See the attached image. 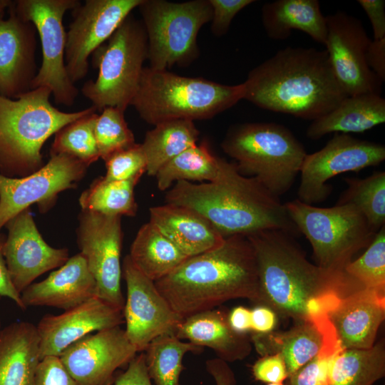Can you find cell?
I'll return each mask as SVG.
<instances>
[{
    "instance_id": "cell-10",
    "label": "cell",
    "mask_w": 385,
    "mask_h": 385,
    "mask_svg": "<svg viewBox=\"0 0 385 385\" xmlns=\"http://www.w3.org/2000/svg\"><path fill=\"white\" fill-rule=\"evenodd\" d=\"M137 9L147 35L148 67H186L198 58L197 35L212 16L209 0H142Z\"/></svg>"
},
{
    "instance_id": "cell-36",
    "label": "cell",
    "mask_w": 385,
    "mask_h": 385,
    "mask_svg": "<svg viewBox=\"0 0 385 385\" xmlns=\"http://www.w3.org/2000/svg\"><path fill=\"white\" fill-rule=\"evenodd\" d=\"M346 189L336 204L354 205L376 233L385 223V173L374 172L366 178H346Z\"/></svg>"
},
{
    "instance_id": "cell-47",
    "label": "cell",
    "mask_w": 385,
    "mask_h": 385,
    "mask_svg": "<svg viewBox=\"0 0 385 385\" xmlns=\"http://www.w3.org/2000/svg\"><path fill=\"white\" fill-rule=\"evenodd\" d=\"M366 61L369 68L380 81H385V38L371 40L366 53Z\"/></svg>"
},
{
    "instance_id": "cell-25",
    "label": "cell",
    "mask_w": 385,
    "mask_h": 385,
    "mask_svg": "<svg viewBox=\"0 0 385 385\" xmlns=\"http://www.w3.org/2000/svg\"><path fill=\"white\" fill-rule=\"evenodd\" d=\"M175 335L201 348L212 349L217 358L227 363L245 359L252 349L250 336L234 331L228 322V313L220 309L183 319Z\"/></svg>"
},
{
    "instance_id": "cell-23",
    "label": "cell",
    "mask_w": 385,
    "mask_h": 385,
    "mask_svg": "<svg viewBox=\"0 0 385 385\" xmlns=\"http://www.w3.org/2000/svg\"><path fill=\"white\" fill-rule=\"evenodd\" d=\"M328 317L343 349H369L385 318V294L359 289L342 298Z\"/></svg>"
},
{
    "instance_id": "cell-53",
    "label": "cell",
    "mask_w": 385,
    "mask_h": 385,
    "mask_svg": "<svg viewBox=\"0 0 385 385\" xmlns=\"http://www.w3.org/2000/svg\"><path fill=\"white\" fill-rule=\"evenodd\" d=\"M1 319H0V330H1Z\"/></svg>"
},
{
    "instance_id": "cell-46",
    "label": "cell",
    "mask_w": 385,
    "mask_h": 385,
    "mask_svg": "<svg viewBox=\"0 0 385 385\" xmlns=\"http://www.w3.org/2000/svg\"><path fill=\"white\" fill-rule=\"evenodd\" d=\"M357 1L370 21L374 40L385 38V1L358 0Z\"/></svg>"
},
{
    "instance_id": "cell-15",
    "label": "cell",
    "mask_w": 385,
    "mask_h": 385,
    "mask_svg": "<svg viewBox=\"0 0 385 385\" xmlns=\"http://www.w3.org/2000/svg\"><path fill=\"white\" fill-rule=\"evenodd\" d=\"M326 20L325 50L346 96L381 95L382 82L366 63V53L371 39L361 20L341 11L326 16Z\"/></svg>"
},
{
    "instance_id": "cell-39",
    "label": "cell",
    "mask_w": 385,
    "mask_h": 385,
    "mask_svg": "<svg viewBox=\"0 0 385 385\" xmlns=\"http://www.w3.org/2000/svg\"><path fill=\"white\" fill-rule=\"evenodd\" d=\"M125 111L117 107H106L98 115L95 136L100 158L105 160L113 153L135 144V137L128 126Z\"/></svg>"
},
{
    "instance_id": "cell-44",
    "label": "cell",
    "mask_w": 385,
    "mask_h": 385,
    "mask_svg": "<svg viewBox=\"0 0 385 385\" xmlns=\"http://www.w3.org/2000/svg\"><path fill=\"white\" fill-rule=\"evenodd\" d=\"M255 380L264 383H282L289 376L285 363L278 354L264 355L252 367Z\"/></svg>"
},
{
    "instance_id": "cell-27",
    "label": "cell",
    "mask_w": 385,
    "mask_h": 385,
    "mask_svg": "<svg viewBox=\"0 0 385 385\" xmlns=\"http://www.w3.org/2000/svg\"><path fill=\"white\" fill-rule=\"evenodd\" d=\"M36 326L13 322L0 330V385H34L40 358Z\"/></svg>"
},
{
    "instance_id": "cell-7",
    "label": "cell",
    "mask_w": 385,
    "mask_h": 385,
    "mask_svg": "<svg viewBox=\"0 0 385 385\" xmlns=\"http://www.w3.org/2000/svg\"><path fill=\"white\" fill-rule=\"evenodd\" d=\"M221 148L241 174L256 178L279 197L293 185L307 154L291 130L273 122L233 125Z\"/></svg>"
},
{
    "instance_id": "cell-45",
    "label": "cell",
    "mask_w": 385,
    "mask_h": 385,
    "mask_svg": "<svg viewBox=\"0 0 385 385\" xmlns=\"http://www.w3.org/2000/svg\"><path fill=\"white\" fill-rule=\"evenodd\" d=\"M113 385H153L143 351L130 361L125 371L115 378Z\"/></svg>"
},
{
    "instance_id": "cell-50",
    "label": "cell",
    "mask_w": 385,
    "mask_h": 385,
    "mask_svg": "<svg viewBox=\"0 0 385 385\" xmlns=\"http://www.w3.org/2000/svg\"><path fill=\"white\" fill-rule=\"evenodd\" d=\"M205 366L215 385H236L235 373L227 362L216 357L207 360Z\"/></svg>"
},
{
    "instance_id": "cell-16",
    "label": "cell",
    "mask_w": 385,
    "mask_h": 385,
    "mask_svg": "<svg viewBox=\"0 0 385 385\" xmlns=\"http://www.w3.org/2000/svg\"><path fill=\"white\" fill-rule=\"evenodd\" d=\"M142 0H86L72 10L66 32L65 63L73 83L88 71V58L114 33Z\"/></svg>"
},
{
    "instance_id": "cell-43",
    "label": "cell",
    "mask_w": 385,
    "mask_h": 385,
    "mask_svg": "<svg viewBox=\"0 0 385 385\" xmlns=\"http://www.w3.org/2000/svg\"><path fill=\"white\" fill-rule=\"evenodd\" d=\"M34 385H77L58 356L43 357L37 368Z\"/></svg>"
},
{
    "instance_id": "cell-4",
    "label": "cell",
    "mask_w": 385,
    "mask_h": 385,
    "mask_svg": "<svg viewBox=\"0 0 385 385\" xmlns=\"http://www.w3.org/2000/svg\"><path fill=\"white\" fill-rule=\"evenodd\" d=\"M257 265L260 303L296 323L307 320L306 304L330 293L345 297L364 288L346 272L324 270L309 262L294 236L264 230L246 236Z\"/></svg>"
},
{
    "instance_id": "cell-29",
    "label": "cell",
    "mask_w": 385,
    "mask_h": 385,
    "mask_svg": "<svg viewBox=\"0 0 385 385\" xmlns=\"http://www.w3.org/2000/svg\"><path fill=\"white\" fill-rule=\"evenodd\" d=\"M264 29L269 38L285 40L294 29L309 35L324 46L327 34L326 16L317 0H277L261 9Z\"/></svg>"
},
{
    "instance_id": "cell-32",
    "label": "cell",
    "mask_w": 385,
    "mask_h": 385,
    "mask_svg": "<svg viewBox=\"0 0 385 385\" xmlns=\"http://www.w3.org/2000/svg\"><path fill=\"white\" fill-rule=\"evenodd\" d=\"M384 374L383 339L369 349H342L331 364L328 385H373Z\"/></svg>"
},
{
    "instance_id": "cell-22",
    "label": "cell",
    "mask_w": 385,
    "mask_h": 385,
    "mask_svg": "<svg viewBox=\"0 0 385 385\" xmlns=\"http://www.w3.org/2000/svg\"><path fill=\"white\" fill-rule=\"evenodd\" d=\"M93 297H97L96 282L80 252L69 257L45 279L32 283L21 293L25 309L49 307L66 311Z\"/></svg>"
},
{
    "instance_id": "cell-21",
    "label": "cell",
    "mask_w": 385,
    "mask_h": 385,
    "mask_svg": "<svg viewBox=\"0 0 385 385\" xmlns=\"http://www.w3.org/2000/svg\"><path fill=\"white\" fill-rule=\"evenodd\" d=\"M123 322L122 310L98 297L60 314H46L36 325L41 360L48 356H59L68 346L85 336Z\"/></svg>"
},
{
    "instance_id": "cell-13",
    "label": "cell",
    "mask_w": 385,
    "mask_h": 385,
    "mask_svg": "<svg viewBox=\"0 0 385 385\" xmlns=\"http://www.w3.org/2000/svg\"><path fill=\"white\" fill-rule=\"evenodd\" d=\"M48 162L37 171L21 178L0 174V232L21 211L36 204L41 212L51 209L58 195L72 189L85 175L88 165L66 155H50Z\"/></svg>"
},
{
    "instance_id": "cell-38",
    "label": "cell",
    "mask_w": 385,
    "mask_h": 385,
    "mask_svg": "<svg viewBox=\"0 0 385 385\" xmlns=\"http://www.w3.org/2000/svg\"><path fill=\"white\" fill-rule=\"evenodd\" d=\"M345 272L364 288L385 294V226L363 255L347 265Z\"/></svg>"
},
{
    "instance_id": "cell-12",
    "label": "cell",
    "mask_w": 385,
    "mask_h": 385,
    "mask_svg": "<svg viewBox=\"0 0 385 385\" xmlns=\"http://www.w3.org/2000/svg\"><path fill=\"white\" fill-rule=\"evenodd\" d=\"M384 159V145L335 133L321 150L307 154L299 173L297 199L309 205L323 202L332 192L329 180L378 165Z\"/></svg>"
},
{
    "instance_id": "cell-42",
    "label": "cell",
    "mask_w": 385,
    "mask_h": 385,
    "mask_svg": "<svg viewBox=\"0 0 385 385\" xmlns=\"http://www.w3.org/2000/svg\"><path fill=\"white\" fill-rule=\"evenodd\" d=\"M212 6L211 32L216 37L225 35L235 16L254 0H209Z\"/></svg>"
},
{
    "instance_id": "cell-37",
    "label": "cell",
    "mask_w": 385,
    "mask_h": 385,
    "mask_svg": "<svg viewBox=\"0 0 385 385\" xmlns=\"http://www.w3.org/2000/svg\"><path fill=\"white\" fill-rule=\"evenodd\" d=\"M96 112L86 115L61 128L55 134L50 155L66 154L87 165L100 158L95 136Z\"/></svg>"
},
{
    "instance_id": "cell-24",
    "label": "cell",
    "mask_w": 385,
    "mask_h": 385,
    "mask_svg": "<svg viewBox=\"0 0 385 385\" xmlns=\"http://www.w3.org/2000/svg\"><path fill=\"white\" fill-rule=\"evenodd\" d=\"M332 328L329 317L324 316L297 322L282 332L252 333L250 339L261 356L279 354L289 376L318 354Z\"/></svg>"
},
{
    "instance_id": "cell-34",
    "label": "cell",
    "mask_w": 385,
    "mask_h": 385,
    "mask_svg": "<svg viewBox=\"0 0 385 385\" xmlns=\"http://www.w3.org/2000/svg\"><path fill=\"white\" fill-rule=\"evenodd\" d=\"M203 348L182 340L175 334L155 338L143 351L145 365L155 385H181L183 361L188 352L200 353Z\"/></svg>"
},
{
    "instance_id": "cell-49",
    "label": "cell",
    "mask_w": 385,
    "mask_h": 385,
    "mask_svg": "<svg viewBox=\"0 0 385 385\" xmlns=\"http://www.w3.org/2000/svg\"><path fill=\"white\" fill-rule=\"evenodd\" d=\"M276 322V313L268 307L259 305L251 310L252 333L270 332L274 329Z\"/></svg>"
},
{
    "instance_id": "cell-8",
    "label": "cell",
    "mask_w": 385,
    "mask_h": 385,
    "mask_svg": "<svg viewBox=\"0 0 385 385\" xmlns=\"http://www.w3.org/2000/svg\"><path fill=\"white\" fill-rule=\"evenodd\" d=\"M147 58L144 26L130 14L92 53L98 76L83 84L82 94L97 111L111 106L125 111L138 90Z\"/></svg>"
},
{
    "instance_id": "cell-28",
    "label": "cell",
    "mask_w": 385,
    "mask_h": 385,
    "mask_svg": "<svg viewBox=\"0 0 385 385\" xmlns=\"http://www.w3.org/2000/svg\"><path fill=\"white\" fill-rule=\"evenodd\" d=\"M385 122V99L364 93L345 98L334 109L314 120L307 136L317 140L331 133H362Z\"/></svg>"
},
{
    "instance_id": "cell-31",
    "label": "cell",
    "mask_w": 385,
    "mask_h": 385,
    "mask_svg": "<svg viewBox=\"0 0 385 385\" xmlns=\"http://www.w3.org/2000/svg\"><path fill=\"white\" fill-rule=\"evenodd\" d=\"M154 126L146 133L141 146L147 162L145 172L155 177L163 165L195 145L200 132L188 120H168Z\"/></svg>"
},
{
    "instance_id": "cell-17",
    "label": "cell",
    "mask_w": 385,
    "mask_h": 385,
    "mask_svg": "<svg viewBox=\"0 0 385 385\" xmlns=\"http://www.w3.org/2000/svg\"><path fill=\"white\" fill-rule=\"evenodd\" d=\"M126 298L122 310L125 332L138 352L143 351L155 338L175 334L182 319L158 291L155 282L144 275L128 255L122 264Z\"/></svg>"
},
{
    "instance_id": "cell-5",
    "label": "cell",
    "mask_w": 385,
    "mask_h": 385,
    "mask_svg": "<svg viewBox=\"0 0 385 385\" xmlns=\"http://www.w3.org/2000/svg\"><path fill=\"white\" fill-rule=\"evenodd\" d=\"M51 91L39 87L9 98L0 94V174L29 175L43 164L45 142L66 125L97 110L91 106L64 112L50 101Z\"/></svg>"
},
{
    "instance_id": "cell-20",
    "label": "cell",
    "mask_w": 385,
    "mask_h": 385,
    "mask_svg": "<svg viewBox=\"0 0 385 385\" xmlns=\"http://www.w3.org/2000/svg\"><path fill=\"white\" fill-rule=\"evenodd\" d=\"M12 2L0 0V94L14 99L31 90L38 68L36 29L16 14Z\"/></svg>"
},
{
    "instance_id": "cell-30",
    "label": "cell",
    "mask_w": 385,
    "mask_h": 385,
    "mask_svg": "<svg viewBox=\"0 0 385 385\" xmlns=\"http://www.w3.org/2000/svg\"><path fill=\"white\" fill-rule=\"evenodd\" d=\"M128 256L153 282L171 273L188 257L150 221L138 231Z\"/></svg>"
},
{
    "instance_id": "cell-52",
    "label": "cell",
    "mask_w": 385,
    "mask_h": 385,
    "mask_svg": "<svg viewBox=\"0 0 385 385\" xmlns=\"http://www.w3.org/2000/svg\"><path fill=\"white\" fill-rule=\"evenodd\" d=\"M267 385H283L282 383H271V384H267Z\"/></svg>"
},
{
    "instance_id": "cell-1",
    "label": "cell",
    "mask_w": 385,
    "mask_h": 385,
    "mask_svg": "<svg viewBox=\"0 0 385 385\" xmlns=\"http://www.w3.org/2000/svg\"><path fill=\"white\" fill-rule=\"evenodd\" d=\"M242 84L243 99L256 106L312 121L347 97L326 50L313 47L279 50L250 71Z\"/></svg>"
},
{
    "instance_id": "cell-41",
    "label": "cell",
    "mask_w": 385,
    "mask_h": 385,
    "mask_svg": "<svg viewBox=\"0 0 385 385\" xmlns=\"http://www.w3.org/2000/svg\"><path fill=\"white\" fill-rule=\"evenodd\" d=\"M106 178L115 180H128L140 178L146 171V158L141 144L118 151L105 160Z\"/></svg>"
},
{
    "instance_id": "cell-3",
    "label": "cell",
    "mask_w": 385,
    "mask_h": 385,
    "mask_svg": "<svg viewBox=\"0 0 385 385\" xmlns=\"http://www.w3.org/2000/svg\"><path fill=\"white\" fill-rule=\"evenodd\" d=\"M165 199L168 204L197 211L225 238L272 230L294 237L300 233L279 197L256 178L241 174L235 163L227 160L215 181H178Z\"/></svg>"
},
{
    "instance_id": "cell-26",
    "label": "cell",
    "mask_w": 385,
    "mask_h": 385,
    "mask_svg": "<svg viewBox=\"0 0 385 385\" xmlns=\"http://www.w3.org/2000/svg\"><path fill=\"white\" fill-rule=\"evenodd\" d=\"M149 211V221L188 257L216 249L225 242L215 227L191 208L166 203Z\"/></svg>"
},
{
    "instance_id": "cell-40",
    "label": "cell",
    "mask_w": 385,
    "mask_h": 385,
    "mask_svg": "<svg viewBox=\"0 0 385 385\" xmlns=\"http://www.w3.org/2000/svg\"><path fill=\"white\" fill-rule=\"evenodd\" d=\"M333 328L321 351L313 359L288 376L287 385H328V375L335 356L342 349Z\"/></svg>"
},
{
    "instance_id": "cell-19",
    "label": "cell",
    "mask_w": 385,
    "mask_h": 385,
    "mask_svg": "<svg viewBox=\"0 0 385 385\" xmlns=\"http://www.w3.org/2000/svg\"><path fill=\"white\" fill-rule=\"evenodd\" d=\"M8 235L4 255L10 279L21 293L41 274L63 265L69 258L67 248L50 246L41 235L27 208L5 225Z\"/></svg>"
},
{
    "instance_id": "cell-35",
    "label": "cell",
    "mask_w": 385,
    "mask_h": 385,
    "mask_svg": "<svg viewBox=\"0 0 385 385\" xmlns=\"http://www.w3.org/2000/svg\"><path fill=\"white\" fill-rule=\"evenodd\" d=\"M140 179L115 180L99 177L81 193L79 204L82 210L109 216H135L138 205L134 189Z\"/></svg>"
},
{
    "instance_id": "cell-48",
    "label": "cell",
    "mask_w": 385,
    "mask_h": 385,
    "mask_svg": "<svg viewBox=\"0 0 385 385\" xmlns=\"http://www.w3.org/2000/svg\"><path fill=\"white\" fill-rule=\"evenodd\" d=\"M5 241V235L0 232V296L9 298L20 309H25L21 299V294L12 284L6 268L4 255Z\"/></svg>"
},
{
    "instance_id": "cell-11",
    "label": "cell",
    "mask_w": 385,
    "mask_h": 385,
    "mask_svg": "<svg viewBox=\"0 0 385 385\" xmlns=\"http://www.w3.org/2000/svg\"><path fill=\"white\" fill-rule=\"evenodd\" d=\"M81 4L78 0H17L16 14L35 26L39 36L42 59L31 89L48 88L57 104L71 106L78 90L70 79L65 63L66 32L63 19L66 11Z\"/></svg>"
},
{
    "instance_id": "cell-14",
    "label": "cell",
    "mask_w": 385,
    "mask_h": 385,
    "mask_svg": "<svg viewBox=\"0 0 385 385\" xmlns=\"http://www.w3.org/2000/svg\"><path fill=\"white\" fill-rule=\"evenodd\" d=\"M77 243L97 284V297L123 310L121 217L82 210Z\"/></svg>"
},
{
    "instance_id": "cell-33",
    "label": "cell",
    "mask_w": 385,
    "mask_h": 385,
    "mask_svg": "<svg viewBox=\"0 0 385 385\" xmlns=\"http://www.w3.org/2000/svg\"><path fill=\"white\" fill-rule=\"evenodd\" d=\"M226 160L215 155L202 143L189 148L163 165L155 175L158 188L168 190L174 183L213 182L221 174Z\"/></svg>"
},
{
    "instance_id": "cell-18",
    "label": "cell",
    "mask_w": 385,
    "mask_h": 385,
    "mask_svg": "<svg viewBox=\"0 0 385 385\" xmlns=\"http://www.w3.org/2000/svg\"><path fill=\"white\" fill-rule=\"evenodd\" d=\"M120 326L89 334L58 356L77 385H111L115 371L137 355Z\"/></svg>"
},
{
    "instance_id": "cell-51",
    "label": "cell",
    "mask_w": 385,
    "mask_h": 385,
    "mask_svg": "<svg viewBox=\"0 0 385 385\" xmlns=\"http://www.w3.org/2000/svg\"><path fill=\"white\" fill-rule=\"evenodd\" d=\"M228 322L232 329L237 333L251 332V309L237 306L228 313Z\"/></svg>"
},
{
    "instance_id": "cell-9",
    "label": "cell",
    "mask_w": 385,
    "mask_h": 385,
    "mask_svg": "<svg viewBox=\"0 0 385 385\" xmlns=\"http://www.w3.org/2000/svg\"><path fill=\"white\" fill-rule=\"evenodd\" d=\"M284 206L309 242L316 265L328 271L345 272L353 257L366 248L376 235L362 213L351 204L320 207L296 199Z\"/></svg>"
},
{
    "instance_id": "cell-2",
    "label": "cell",
    "mask_w": 385,
    "mask_h": 385,
    "mask_svg": "<svg viewBox=\"0 0 385 385\" xmlns=\"http://www.w3.org/2000/svg\"><path fill=\"white\" fill-rule=\"evenodd\" d=\"M155 284L182 319L231 299L260 303L256 257L244 235L226 237L219 247L188 257Z\"/></svg>"
},
{
    "instance_id": "cell-6",
    "label": "cell",
    "mask_w": 385,
    "mask_h": 385,
    "mask_svg": "<svg viewBox=\"0 0 385 385\" xmlns=\"http://www.w3.org/2000/svg\"><path fill=\"white\" fill-rule=\"evenodd\" d=\"M243 84L225 85L144 67L130 106L147 123L207 120L243 99Z\"/></svg>"
}]
</instances>
